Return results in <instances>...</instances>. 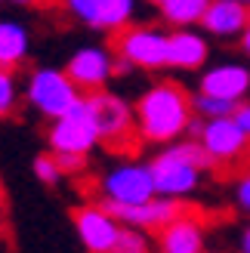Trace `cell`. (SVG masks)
<instances>
[{
    "label": "cell",
    "mask_w": 250,
    "mask_h": 253,
    "mask_svg": "<svg viewBox=\"0 0 250 253\" xmlns=\"http://www.w3.org/2000/svg\"><path fill=\"white\" fill-rule=\"evenodd\" d=\"M235 121H238L244 126V133L250 136V99H244V102L238 105V111H235Z\"/></svg>",
    "instance_id": "25"
},
{
    "label": "cell",
    "mask_w": 250,
    "mask_h": 253,
    "mask_svg": "<svg viewBox=\"0 0 250 253\" xmlns=\"http://www.w3.org/2000/svg\"><path fill=\"white\" fill-rule=\"evenodd\" d=\"M99 204L108 213H115L124 225H136V229H145V232H161L167 222H173L182 213V201L164 198V195H155L145 204H111V201H99Z\"/></svg>",
    "instance_id": "11"
},
{
    "label": "cell",
    "mask_w": 250,
    "mask_h": 253,
    "mask_svg": "<svg viewBox=\"0 0 250 253\" xmlns=\"http://www.w3.org/2000/svg\"><path fill=\"white\" fill-rule=\"evenodd\" d=\"M53 155L59 161L62 176H78L86 170V155H74V151H53Z\"/></svg>",
    "instance_id": "23"
},
{
    "label": "cell",
    "mask_w": 250,
    "mask_h": 253,
    "mask_svg": "<svg viewBox=\"0 0 250 253\" xmlns=\"http://www.w3.org/2000/svg\"><path fill=\"white\" fill-rule=\"evenodd\" d=\"M145 3H152V6H164L167 0H145Z\"/></svg>",
    "instance_id": "29"
},
{
    "label": "cell",
    "mask_w": 250,
    "mask_h": 253,
    "mask_svg": "<svg viewBox=\"0 0 250 253\" xmlns=\"http://www.w3.org/2000/svg\"><path fill=\"white\" fill-rule=\"evenodd\" d=\"M68 78L81 86V93H96L105 90V84L115 78V49L105 46H81L68 59Z\"/></svg>",
    "instance_id": "13"
},
{
    "label": "cell",
    "mask_w": 250,
    "mask_h": 253,
    "mask_svg": "<svg viewBox=\"0 0 250 253\" xmlns=\"http://www.w3.org/2000/svg\"><path fill=\"white\" fill-rule=\"evenodd\" d=\"M238 253H250V222L241 229V238H238Z\"/></svg>",
    "instance_id": "26"
},
{
    "label": "cell",
    "mask_w": 250,
    "mask_h": 253,
    "mask_svg": "<svg viewBox=\"0 0 250 253\" xmlns=\"http://www.w3.org/2000/svg\"><path fill=\"white\" fill-rule=\"evenodd\" d=\"M235 3H244V6H250V0H235Z\"/></svg>",
    "instance_id": "30"
},
{
    "label": "cell",
    "mask_w": 250,
    "mask_h": 253,
    "mask_svg": "<svg viewBox=\"0 0 250 253\" xmlns=\"http://www.w3.org/2000/svg\"><path fill=\"white\" fill-rule=\"evenodd\" d=\"M102 142L99 139V126L93 118V108H90V99H83L74 105L68 115H62L53 121L49 126V148L53 151H74V155H90V151Z\"/></svg>",
    "instance_id": "8"
},
{
    "label": "cell",
    "mask_w": 250,
    "mask_h": 253,
    "mask_svg": "<svg viewBox=\"0 0 250 253\" xmlns=\"http://www.w3.org/2000/svg\"><path fill=\"white\" fill-rule=\"evenodd\" d=\"M25 96H28V102L49 121L68 115L83 99L81 86L68 78V71H59V68H37L28 78V93Z\"/></svg>",
    "instance_id": "5"
},
{
    "label": "cell",
    "mask_w": 250,
    "mask_h": 253,
    "mask_svg": "<svg viewBox=\"0 0 250 253\" xmlns=\"http://www.w3.org/2000/svg\"><path fill=\"white\" fill-rule=\"evenodd\" d=\"M204 253H207V250H204Z\"/></svg>",
    "instance_id": "31"
},
{
    "label": "cell",
    "mask_w": 250,
    "mask_h": 253,
    "mask_svg": "<svg viewBox=\"0 0 250 253\" xmlns=\"http://www.w3.org/2000/svg\"><path fill=\"white\" fill-rule=\"evenodd\" d=\"M161 253H204V222L192 213H179L158 232Z\"/></svg>",
    "instance_id": "16"
},
{
    "label": "cell",
    "mask_w": 250,
    "mask_h": 253,
    "mask_svg": "<svg viewBox=\"0 0 250 253\" xmlns=\"http://www.w3.org/2000/svg\"><path fill=\"white\" fill-rule=\"evenodd\" d=\"M210 59L207 31L198 28H170L167 46V68L173 71H201Z\"/></svg>",
    "instance_id": "14"
},
{
    "label": "cell",
    "mask_w": 250,
    "mask_h": 253,
    "mask_svg": "<svg viewBox=\"0 0 250 253\" xmlns=\"http://www.w3.org/2000/svg\"><path fill=\"white\" fill-rule=\"evenodd\" d=\"M235 204H238L241 213L250 216V167L238 173V179H235Z\"/></svg>",
    "instance_id": "24"
},
{
    "label": "cell",
    "mask_w": 250,
    "mask_h": 253,
    "mask_svg": "<svg viewBox=\"0 0 250 253\" xmlns=\"http://www.w3.org/2000/svg\"><path fill=\"white\" fill-rule=\"evenodd\" d=\"M16 81H12V71L9 68H0V118L9 115L12 108H16Z\"/></svg>",
    "instance_id": "22"
},
{
    "label": "cell",
    "mask_w": 250,
    "mask_h": 253,
    "mask_svg": "<svg viewBox=\"0 0 250 253\" xmlns=\"http://www.w3.org/2000/svg\"><path fill=\"white\" fill-rule=\"evenodd\" d=\"M136 130L142 142L170 145L185 136L195 118L192 93L176 81H158L136 99Z\"/></svg>",
    "instance_id": "1"
},
{
    "label": "cell",
    "mask_w": 250,
    "mask_h": 253,
    "mask_svg": "<svg viewBox=\"0 0 250 253\" xmlns=\"http://www.w3.org/2000/svg\"><path fill=\"white\" fill-rule=\"evenodd\" d=\"M238 46H241V53H244V56L250 59V25H247V31H244V34L238 37Z\"/></svg>",
    "instance_id": "27"
},
{
    "label": "cell",
    "mask_w": 250,
    "mask_h": 253,
    "mask_svg": "<svg viewBox=\"0 0 250 253\" xmlns=\"http://www.w3.org/2000/svg\"><path fill=\"white\" fill-rule=\"evenodd\" d=\"M93 108V118L99 126V139L108 148H130L136 139H139V130H136V111L124 96L108 93V90H96L86 93Z\"/></svg>",
    "instance_id": "3"
},
{
    "label": "cell",
    "mask_w": 250,
    "mask_h": 253,
    "mask_svg": "<svg viewBox=\"0 0 250 253\" xmlns=\"http://www.w3.org/2000/svg\"><path fill=\"white\" fill-rule=\"evenodd\" d=\"M74 229H78L81 244L90 253H111L124 232V222L108 213L102 204H86L74 210Z\"/></svg>",
    "instance_id": "10"
},
{
    "label": "cell",
    "mask_w": 250,
    "mask_h": 253,
    "mask_svg": "<svg viewBox=\"0 0 250 253\" xmlns=\"http://www.w3.org/2000/svg\"><path fill=\"white\" fill-rule=\"evenodd\" d=\"M28 56V31L19 22H0V68H16Z\"/></svg>",
    "instance_id": "17"
},
{
    "label": "cell",
    "mask_w": 250,
    "mask_h": 253,
    "mask_svg": "<svg viewBox=\"0 0 250 253\" xmlns=\"http://www.w3.org/2000/svg\"><path fill=\"white\" fill-rule=\"evenodd\" d=\"M250 25V6L235 3V0H210L204 19L198 28L207 31L210 37L219 41H238Z\"/></svg>",
    "instance_id": "15"
},
{
    "label": "cell",
    "mask_w": 250,
    "mask_h": 253,
    "mask_svg": "<svg viewBox=\"0 0 250 253\" xmlns=\"http://www.w3.org/2000/svg\"><path fill=\"white\" fill-rule=\"evenodd\" d=\"M62 3L86 28L105 34H118L121 28L133 25L139 9V0H62Z\"/></svg>",
    "instance_id": "9"
},
{
    "label": "cell",
    "mask_w": 250,
    "mask_h": 253,
    "mask_svg": "<svg viewBox=\"0 0 250 253\" xmlns=\"http://www.w3.org/2000/svg\"><path fill=\"white\" fill-rule=\"evenodd\" d=\"M111 253H152V244H148V238H145V229L124 225V232L118 238V244L111 247Z\"/></svg>",
    "instance_id": "20"
},
{
    "label": "cell",
    "mask_w": 250,
    "mask_h": 253,
    "mask_svg": "<svg viewBox=\"0 0 250 253\" xmlns=\"http://www.w3.org/2000/svg\"><path fill=\"white\" fill-rule=\"evenodd\" d=\"M198 142L207 148L213 167H219V170H232V167H241V164L250 161V136L235 121V115L204 121Z\"/></svg>",
    "instance_id": "6"
},
{
    "label": "cell",
    "mask_w": 250,
    "mask_h": 253,
    "mask_svg": "<svg viewBox=\"0 0 250 253\" xmlns=\"http://www.w3.org/2000/svg\"><path fill=\"white\" fill-rule=\"evenodd\" d=\"M192 105H195V115H201L204 121H213V118H229L238 111L241 102H232V99H219V96H210V93H192Z\"/></svg>",
    "instance_id": "19"
},
{
    "label": "cell",
    "mask_w": 250,
    "mask_h": 253,
    "mask_svg": "<svg viewBox=\"0 0 250 253\" xmlns=\"http://www.w3.org/2000/svg\"><path fill=\"white\" fill-rule=\"evenodd\" d=\"M9 3H22V6H34V3H41V0H9Z\"/></svg>",
    "instance_id": "28"
},
{
    "label": "cell",
    "mask_w": 250,
    "mask_h": 253,
    "mask_svg": "<svg viewBox=\"0 0 250 253\" xmlns=\"http://www.w3.org/2000/svg\"><path fill=\"white\" fill-rule=\"evenodd\" d=\"M198 90L219 99H232V102H244L250 96V65L238 59L204 65L201 78H198Z\"/></svg>",
    "instance_id": "12"
},
{
    "label": "cell",
    "mask_w": 250,
    "mask_h": 253,
    "mask_svg": "<svg viewBox=\"0 0 250 253\" xmlns=\"http://www.w3.org/2000/svg\"><path fill=\"white\" fill-rule=\"evenodd\" d=\"M99 188H102V201H111V204H145L158 195L152 164H142V161L115 164L102 176Z\"/></svg>",
    "instance_id": "7"
},
{
    "label": "cell",
    "mask_w": 250,
    "mask_h": 253,
    "mask_svg": "<svg viewBox=\"0 0 250 253\" xmlns=\"http://www.w3.org/2000/svg\"><path fill=\"white\" fill-rule=\"evenodd\" d=\"M207 6L210 0H167L164 6H158V12L170 28H198Z\"/></svg>",
    "instance_id": "18"
},
{
    "label": "cell",
    "mask_w": 250,
    "mask_h": 253,
    "mask_svg": "<svg viewBox=\"0 0 250 253\" xmlns=\"http://www.w3.org/2000/svg\"><path fill=\"white\" fill-rule=\"evenodd\" d=\"M34 176L46 185H56L62 179V170H59V161L56 155H37L34 158Z\"/></svg>",
    "instance_id": "21"
},
{
    "label": "cell",
    "mask_w": 250,
    "mask_h": 253,
    "mask_svg": "<svg viewBox=\"0 0 250 253\" xmlns=\"http://www.w3.org/2000/svg\"><path fill=\"white\" fill-rule=\"evenodd\" d=\"M152 164V176H155V188L164 198H189L201 188L204 173L216 170L210 161L207 148L192 136H182L176 142H170L148 161Z\"/></svg>",
    "instance_id": "2"
},
{
    "label": "cell",
    "mask_w": 250,
    "mask_h": 253,
    "mask_svg": "<svg viewBox=\"0 0 250 253\" xmlns=\"http://www.w3.org/2000/svg\"><path fill=\"white\" fill-rule=\"evenodd\" d=\"M115 53L130 59L142 71H161L167 68V46H170V31L158 25H127L118 34H111Z\"/></svg>",
    "instance_id": "4"
}]
</instances>
